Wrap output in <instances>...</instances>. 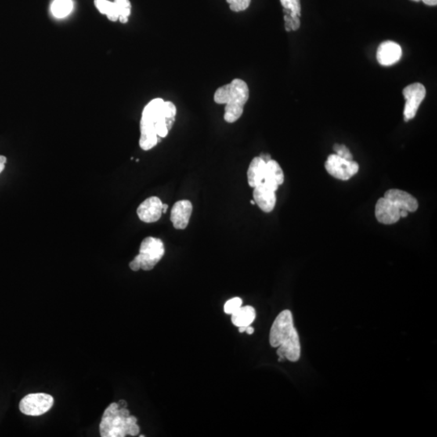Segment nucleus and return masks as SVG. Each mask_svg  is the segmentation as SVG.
<instances>
[{"label":"nucleus","instance_id":"2","mask_svg":"<svg viewBox=\"0 0 437 437\" xmlns=\"http://www.w3.org/2000/svg\"><path fill=\"white\" fill-rule=\"evenodd\" d=\"M270 344L273 348H278L279 361L297 362L300 359L301 343L291 311H282L275 318L270 332Z\"/></svg>","mask_w":437,"mask_h":437},{"label":"nucleus","instance_id":"18","mask_svg":"<svg viewBox=\"0 0 437 437\" xmlns=\"http://www.w3.org/2000/svg\"><path fill=\"white\" fill-rule=\"evenodd\" d=\"M72 8L71 0H55L51 6V12L56 17L63 18L70 13Z\"/></svg>","mask_w":437,"mask_h":437},{"label":"nucleus","instance_id":"12","mask_svg":"<svg viewBox=\"0 0 437 437\" xmlns=\"http://www.w3.org/2000/svg\"><path fill=\"white\" fill-rule=\"evenodd\" d=\"M384 197L392 202L394 205L400 209V211L405 210L408 212H415L419 207L416 198L401 189H389L384 193Z\"/></svg>","mask_w":437,"mask_h":437},{"label":"nucleus","instance_id":"23","mask_svg":"<svg viewBox=\"0 0 437 437\" xmlns=\"http://www.w3.org/2000/svg\"><path fill=\"white\" fill-rule=\"evenodd\" d=\"M334 151L335 152L336 155H338L342 158L348 160H353V156H352L349 149L345 145L334 144Z\"/></svg>","mask_w":437,"mask_h":437},{"label":"nucleus","instance_id":"13","mask_svg":"<svg viewBox=\"0 0 437 437\" xmlns=\"http://www.w3.org/2000/svg\"><path fill=\"white\" fill-rule=\"evenodd\" d=\"M253 196L256 204L264 212L269 213L273 211L276 203L275 191L264 182L254 187Z\"/></svg>","mask_w":437,"mask_h":437},{"label":"nucleus","instance_id":"3","mask_svg":"<svg viewBox=\"0 0 437 437\" xmlns=\"http://www.w3.org/2000/svg\"><path fill=\"white\" fill-rule=\"evenodd\" d=\"M250 90L244 80L235 79L230 84L218 88L214 95V101L220 105H225V120L233 123L241 117L244 106L248 102Z\"/></svg>","mask_w":437,"mask_h":437},{"label":"nucleus","instance_id":"34","mask_svg":"<svg viewBox=\"0 0 437 437\" xmlns=\"http://www.w3.org/2000/svg\"><path fill=\"white\" fill-rule=\"evenodd\" d=\"M412 1H415V2H420L421 0H412Z\"/></svg>","mask_w":437,"mask_h":437},{"label":"nucleus","instance_id":"6","mask_svg":"<svg viewBox=\"0 0 437 437\" xmlns=\"http://www.w3.org/2000/svg\"><path fill=\"white\" fill-rule=\"evenodd\" d=\"M54 405V398L50 394L43 393L30 394L22 398L20 402V410L23 415L39 416L51 410Z\"/></svg>","mask_w":437,"mask_h":437},{"label":"nucleus","instance_id":"1","mask_svg":"<svg viewBox=\"0 0 437 437\" xmlns=\"http://www.w3.org/2000/svg\"><path fill=\"white\" fill-rule=\"evenodd\" d=\"M177 108L171 102L156 98L142 110L140 121L139 146L142 150L153 149L168 135L175 122Z\"/></svg>","mask_w":437,"mask_h":437},{"label":"nucleus","instance_id":"31","mask_svg":"<svg viewBox=\"0 0 437 437\" xmlns=\"http://www.w3.org/2000/svg\"><path fill=\"white\" fill-rule=\"evenodd\" d=\"M246 327H247V326H240V327H239V332H240V333H243V332L246 331Z\"/></svg>","mask_w":437,"mask_h":437},{"label":"nucleus","instance_id":"24","mask_svg":"<svg viewBox=\"0 0 437 437\" xmlns=\"http://www.w3.org/2000/svg\"><path fill=\"white\" fill-rule=\"evenodd\" d=\"M110 3L111 1H109V0H94V4H95L96 8H98V10L104 15H106L107 13Z\"/></svg>","mask_w":437,"mask_h":437},{"label":"nucleus","instance_id":"9","mask_svg":"<svg viewBox=\"0 0 437 437\" xmlns=\"http://www.w3.org/2000/svg\"><path fill=\"white\" fill-rule=\"evenodd\" d=\"M163 203L159 198L150 197L142 202L137 209L139 220L144 223H155L162 215Z\"/></svg>","mask_w":437,"mask_h":437},{"label":"nucleus","instance_id":"4","mask_svg":"<svg viewBox=\"0 0 437 437\" xmlns=\"http://www.w3.org/2000/svg\"><path fill=\"white\" fill-rule=\"evenodd\" d=\"M100 433L102 437L135 436L139 433V427L136 418L131 416L127 408H120L113 402L104 412Z\"/></svg>","mask_w":437,"mask_h":437},{"label":"nucleus","instance_id":"22","mask_svg":"<svg viewBox=\"0 0 437 437\" xmlns=\"http://www.w3.org/2000/svg\"><path fill=\"white\" fill-rule=\"evenodd\" d=\"M242 300L239 297H234L227 301L225 305V312L227 314L232 315L241 307Z\"/></svg>","mask_w":437,"mask_h":437},{"label":"nucleus","instance_id":"33","mask_svg":"<svg viewBox=\"0 0 437 437\" xmlns=\"http://www.w3.org/2000/svg\"><path fill=\"white\" fill-rule=\"evenodd\" d=\"M250 203H251V204H253V205H254V204H256L255 201H254V200H251V201H250Z\"/></svg>","mask_w":437,"mask_h":437},{"label":"nucleus","instance_id":"11","mask_svg":"<svg viewBox=\"0 0 437 437\" xmlns=\"http://www.w3.org/2000/svg\"><path fill=\"white\" fill-rule=\"evenodd\" d=\"M402 55V47L392 41H384L379 45L377 59L382 66H391L400 60Z\"/></svg>","mask_w":437,"mask_h":437},{"label":"nucleus","instance_id":"26","mask_svg":"<svg viewBox=\"0 0 437 437\" xmlns=\"http://www.w3.org/2000/svg\"><path fill=\"white\" fill-rule=\"evenodd\" d=\"M7 162V158L4 156L0 155V174L3 172L5 168V164Z\"/></svg>","mask_w":437,"mask_h":437},{"label":"nucleus","instance_id":"8","mask_svg":"<svg viewBox=\"0 0 437 437\" xmlns=\"http://www.w3.org/2000/svg\"><path fill=\"white\" fill-rule=\"evenodd\" d=\"M402 93L406 99L404 119L407 122L416 117L418 109L425 98L426 88L424 84L414 83L406 86L402 91Z\"/></svg>","mask_w":437,"mask_h":437},{"label":"nucleus","instance_id":"10","mask_svg":"<svg viewBox=\"0 0 437 437\" xmlns=\"http://www.w3.org/2000/svg\"><path fill=\"white\" fill-rule=\"evenodd\" d=\"M377 221L384 225H393L401 218L400 209L385 198H381L375 207Z\"/></svg>","mask_w":437,"mask_h":437},{"label":"nucleus","instance_id":"5","mask_svg":"<svg viewBox=\"0 0 437 437\" xmlns=\"http://www.w3.org/2000/svg\"><path fill=\"white\" fill-rule=\"evenodd\" d=\"M164 254V246L162 240L149 236L141 243L139 254L136 258L140 263V269L151 271L160 262Z\"/></svg>","mask_w":437,"mask_h":437},{"label":"nucleus","instance_id":"15","mask_svg":"<svg viewBox=\"0 0 437 437\" xmlns=\"http://www.w3.org/2000/svg\"><path fill=\"white\" fill-rule=\"evenodd\" d=\"M283 182H284V175L281 167L279 163L272 159L265 164L264 183L276 191L279 186L282 185Z\"/></svg>","mask_w":437,"mask_h":437},{"label":"nucleus","instance_id":"32","mask_svg":"<svg viewBox=\"0 0 437 437\" xmlns=\"http://www.w3.org/2000/svg\"><path fill=\"white\" fill-rule=\"evenodd\" d=\"M167 209H168V205H167V204H163L162 213H166Z\"/></svg>","mask_w":437,"mask_h":437},{"label":"nucleus","instance_id":"7","mask_svg":"<svg viewBox=\"0 0 437 437\" xmlns=\"http://www.w3.org/2000/svg\"><path fill=\"white\" fill-rule=\"evenodd\" d=\"M325 167L328 174L342 181H348L359 171L357 162L342 158L336 154L328 156Z\"/></svg>","mask_w":437,"mask_h":437},{"label":"nucleus","instance_id":"30","mask_svg":"<svg viewBox=\"0 0 437 437\" xmlns=\"http://www.w3.org/2000/svg\"><path fill=\"white\" fill-rule=\"evenodd\" d=\"M117 405H118V406H119L120 408L127 407V402L123 400L119 401V402L117 403Z\"/></svg>","mask_w":437,"mask_h":437},{"label":"nucleus","instance_id":"25","mask_svg":"<svg viewBox=\"0 0 437 437\" xmlns=\"http://www.w3.org/2000/svg\"><path fill=\"white\" fill-rule=\"evenodd\" d=\"M129 265L130 268L134 272H138L139 270H140V263H139V260L136 257L130 262Z\"/></svg>","mask_w":437,"mask_h":437},{"label":"nucleus","instance_id":"19","mask_svg":"<svg viewBox=\"0 0 437 437\" xmlns=\"http://www.w3.org/2000/svg\"><path fill=\"white\" fill-rule=\"evenodd\" d=\"M282 6L284 8L286 15H289L293 19L300 18L301 14V1L300 0H280Z\"/></svg>","mask_w":437,"mask_h":437},{"label":"nucleus","instance_id":"28","mask_svg":"<svg viewBox=\"0 0 437 437\" xmlns=\"http://www.w3.org/2000/svg\"><path fill=\"white\" fill-rule=\"evenodd\" d=\"M259 157L260 158H262L265 163H268L269 160H272V157H271L269 154H262Z\"/></svg>","mask_w":437,"mask_h":437},{"label":"nucleus","instance_id":"17","mask_svg":"<svg viewBox=\"0 0 437 437\" xmlns=\"http://www.w3.org/2000/svg\"><path fill=\"white\" fill-rule=\"evenodd\" d=\"M256 318V312L253 307H240L232 314V322L237 327L249 326L253 323Z\"/></svg>","mask_w":437,"mask_h":437},{"label":"nucleus","instance_id":"16","mask_svg":"<svg viewBox=\"0 0 437 437\" xmlns=\"http://www.w3.org/2000/svg\"><path fill=\"white\" fill-rule=\"evenodd\" d=\"M265 164L266 163L262 158H260L259 156L252 160L247 172L248 183L251 187H256L263 182Z\"/></svg>","mask_w":437,"mask_h":437},{"label":"nucleus","instance_id":"27","mask_svg":"<svg viewBox=\"0 0 437 437\" xmlns=\"http://www.w3.org/2000/svg\"><path fill=\"white\" fill-rule=\"evenodd\" d=\"M421 1L428 6H436L437 0H421Z\"/></svg>","mask_w":437,"mask_h":437},{"label":"nucleus","instance_id":"14","mask_svg":"<svg viewBox=\"0 0 437 437\" xmlns=\"http://www.w3.org/2000/svg\"><path fill=\"white\" fill-rule=\"evenodd\" d=\"M193 206L189 200L177 202L171 211V221L176 229H185L188 226Z\"/></svg>","mask_w":437,"mask_h":437},{"label":"nucleus","instance_id":"20","mask_svg":"<svg viewBox=\"0 0 437 437\" xmlns=\"http://www.w3.org/2000/svg\"><path fill=\"white\" fill-rule=\"evenodd\" d=\"M113 2L115 3L119 12L118 20L123 23H127L131 12V4L130 0H114Z\"/></svg>","mask_w":437,"mask_h":437},{"label":"nucleus","instance_id":"29","mask_svg":"<svg viewBox=\"0 0 437 437\" xmlns=\"http://www.w3.org/2000/svg\"><path fill=\"white\" fill-rule=\"evenodd\" d=\"M246 332L248 334H252L254 332V328L252 327V326H247V327H246Z\"/></svg>","mask_w":437,"mask_h":437},{"label":"nucleus","instance_id":"21","mask_svg":"<svg viewBox=\"0 0 437 437\" xmlns=\"http://www.w3.org/2000/svg\"><path fill=\"white\" fill-rule=\"evenodd\" d=\"M232 12H240L246 10L250 7L251 0H227Z\"/></svg>","mask_w":437,"mask_h":437}]
</instances>
